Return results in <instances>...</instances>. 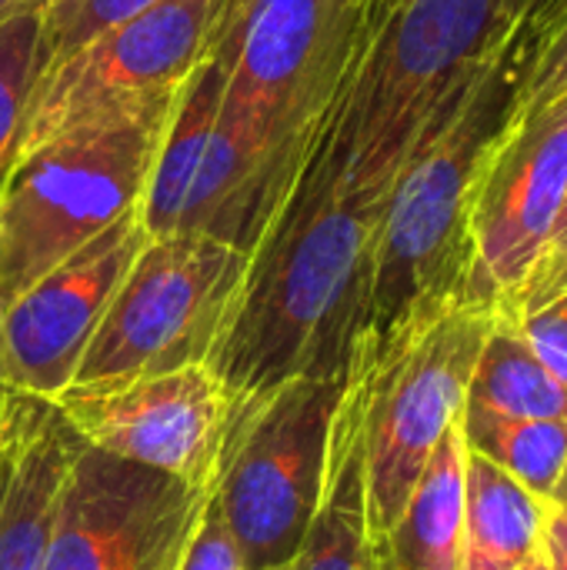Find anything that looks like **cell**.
Here are the masks:
<instances>
[{
	"label": "cell",
	"mask_w": 567,
	"mask_h": 570,
	"mask_svg": "<svg viewBox=\"0 0 567 570\" xmlns=\"http://www.w3.org/2000/svg\"><path fill=\"white\" fill-rule=\"evenodd\" d=\"M294 570H368L364 511V384L351 374L331 424L321 508Z\"/></svg>",
	"instance_id": "e0dca14e"
},
{
	"label": "cell",
	"mask_w": 567,
	"mask_h": 570,
	"mask_svg": "<svg viewBox=\"0 0 567 570\" xmlns=\"http://www.w3.org/2000/svg\"><path fill=\"white\" fill-rule=\"evenodd\" d=\"M80 451L53 401L0 391V570H43Z\"/></svg>",
	"instance_id": "9a60e30c"
},
{
	"label": "cell",
	"mask_w": 567,
	"mask_h": 570,
	"mask_svg": "<svg viewBox=\"0 0 567 570\" xmlns=\"http://www.w3.org/2000/svg\"><path fill=\"white\" fill-rule=\"evenodd\" d=\"M284 570H294V568H284Z\"/></svg>",
	"instance_id": "1f68e13d"
},
{
	"label": "cell",
	"mask_w": 567,
	"mask_h": 570,
	"mask_svg": "<svg viewBox=\"0 0 567 570\" xmlns=\"http://www.w3.org/2000/svg\"><path fill=\"white\" fill-rule=\"evenodd\" d=\"M147 244L140 214L120 217L0 314V391L53 401L74 374Z\"/></svg>",
	"instance_id": "5bb4252c"
},
{
	"label": "cell",
	"mask_w": 567,
	"mask_h": 570,
	"mask_svg": "<svg viewBox=\"0 0 567 570\" xmlns=\"http://www.w3.org/2000/svg\"><path fill=\"white\" fill-rule=\"evenodd\" d=\"M174 104L177 94L17 157L0 194V314L140 207Z\"/></svg>",
	"instance_id": "5b68a950"
},
{
	"label": "cell",
	"mask_w": 567,
	"mask_h": 570,
	"mask_svg": "<svg viewBox=\"0 0 567 570\" xmlns=\"http://www.w3.org/2000/svg\"><path fill=\"white\" fill-rule=\"evenodd\" d=\"M411 0H371V17H374V40H378V33L408 7Z\"/></svg>",
	"instance_id": "4316f807"
},
{
	"label": "cell",
	"mask_w": 567,
	"mask_h": 570,
	"mask_svg": "<svg viewBox=\"0 0 567 570\" xmlns=\"http://www.w3.org/2000/svg\"><path fill=\"white\" fill-rule=\"evenodd\" d=\"M50 0H0V27L23 17V13H33V10H43Z\"/></svg>",
	"instance_id": "83f0119b"
},
{
	"label": "cell",
	"mask_w": 567,
	"mask_h": 570,
	"mask_svg": "<svg viewBox=\"0 0 567 570\" xmlns=\"http://www.w3.org/2000/svg\"><path fill=\"white\" fill-rule=\"evenodd\" d=\"M528 0H411L374 40L358 87L328 134L341 167L391 190L414 144L454 90L505 43Z\"/></svg>",
	"instance_id": "277c9868"
},
{
	"label": "cell",
	"mask_w": 567,
	"mask_h": 570,
	"mask_svg": "<svg viewBox=\"0 0 567 570\" xmlns=\"http://www.w3.org/2000/svg\"><path fill=\"white\" fill-rule=\"evenodd\" d=\"M465 414L567 421V384L538 361L515 321L501 311L481 344Z\"/></svg>",
	"instance_id": "d6986e66"
},
{
	"label": "cell",
	"mask_w": 567,
	"mask_h": 570,
	"mask_svg": "<svg viewBox=\"0 0 567 570\" xmlns=\"http://www.w3.org/2000/svg\"><path fill=\"white\" fill-rule=\"evenodd\" d=\"M221 97L214 50L177 94L137 214L147 237H207L254 257L321 144L271 140L224 114Z\"/></svg>",
	"instance_id": "3957f363"
},
{
	"label": "cell",
	"mask_w": 567,
	"mask_h": 570,
	"mask_svg": "<svg viewBox=\"0 0 567 570\" xmlns=\"http://www.w3.org/2000/svg\"><path fill=\"white\" fill-rule=\"evenodd\" d=\"M518 570H551V568H548V561H545V551L538 548V554H535L531 561H525Z\"/></svg>",
	"instance_id": "f546056e"
},
{
	"label": "cell",
	"mask_w": 567,
	"mask_h": 570,
	"mask_svg": "<svg viewBox=\"0 0 567 570\" xmlns=\"http://www.w3.org/2000/svg\"><path fill=\"white\" fill-rule=\"evenodd\" d=\"M160 0H50L40 10V53L43 67L63 60L97 33L150 10Z\"/></svg>",
	"instance_id": "7402d4cb"
},
{
	"label": "cell",
	"mask_w": 567,
	"mask_h": 570,
	"mask_svg": "<svg viewBox=\"0 0 567 570\" xmlns=\"http://www.w3.org/2000/svg\"><path fill=\"white\" fill-rule=\"evenodd\" d=\"M40 70V10H33L0 27V194L17 164V140Z\"/></svg>",
	"instance_id": "44dd1931"
},
{
	"label": "cell",
	"mask_w": 567,
	"mask_h": 570,
	"mask_svg": "<svg viewBox=\"0 0 567 570\" xmlns=\"http://www.w3.org/2000/svg\"><path fill=\"white\" fill-rule=\"evenodd\" d=\"M545 504L501 468L468 451L461 570H518L541 548Z\"/></svg>",
	"instance_id": "ac0fdd59"
},
{
	"label": "cell",
	"mask_w": 567,
	"mask_h": 570,
	"mask_svg": "<svg viewBox=\"0 0 567 570\" xmlns=\"http://www.w3.org/2000/svg\"><path fill=\"white\" fill-rule=\"evenodd\" d=\"M211 491L84 444L43 570H177Z\"/></svg>",
	"instance_id": "7c38bea8"
},
{
	"label": "cell",
	"mask_w": 567,
	"mask_h": 570,
	"mask_svg": "<svg viewBox=\"0 0 567 570\" xmlns=\"http://www.w3.org/2000/svg\"><path fill=\"white\" fill-rule=\"evenodd\" d=\"M535 20L538 0H528L505 43L454 90L401 164L378 230L368 321L354 367L371 361L411 321L471 297V197L488 150L511 124Z\"/></svg>",
	"instance_id": "7a4b0ae2"
},
{
	"label": "cell",
	"mask_w": 567,
	"mask_h": 570,
	"mask_svg": "<svg viewBox=\"0 0 567 570\" xmlns=\"http://www.w3.org/2000/svg\"><path fill=\"white\" fill-rule=\"evenodd\" d=\"M541 551L551 570H567V514L555 504H545L541 524Z\"/></svg>",
	"instance_id": "484cf974"
},
{
	"label": "cell",
	"mask_w": 567,
	"mask_h": 570,
	"mask_svg": "<svg viewBox=\"0 0 567 570\" xmlns=\"http://www.w3.org/2000/svg\"><path fill=\"white\" fill-rule=\"evenodd\" d=\"M177 570H247L231 531L224 528V521L211 501L194 528V538H190Z\"/></svg>",
	"instance_id": "cb8c5ba5"
},
{
	"label": "cell",
	"mask_w": 567,
	"mask_h": 570,
	"mask_svg": "<svg viewBox=\"0 0 567 570\" xmlns=\"http://www.w3.org/2000/svg\"><path fill=\"white\" fill-rule=\"evenodd\" d=\"M374 47L371 0H244L224 23L221 107L271 140L317 147Z\"/></svg>",
	"instance_id": "8992f818"
},
{
	"label": "cell",
	"mask_w": 567,
	"mask_h": 570,
	"mask_svg": "<svg viewBox=\"0 0 567 570\" xmlns=\"http://www.w3.org/2000/svg\"><path fill=\"white\" fill-rule=\"evenodd\" d=\"M465 461L468 448L458 417L434 448L398 521L368 541V570H461Z\"/></svg>",
	"instance_id": "2e32d148"
},
{
	"label": "cell",
	"mask_w": 567,
	"mask_h": 570,
	"mask_svg": "<svg viewBox=\"0 0 567 570\" xmlns=\"http://www.w3.org/2000/svg\"><path fill=\"white\" fill-rule=\"evenodd\" d=\"M231 7L234 0H160L43 67L27 100L17 157L180 94L217 50Z\"/></svg>",
	"instance_id": "30bf717a"
},
{
	"label": "cell",
	"mask_w": 567,
	"mask_h": 570,
	"mask_svg": "<svg viewBox=\"0 0 567 570\" xmlns=\"http://www.w3.org/2000/svg\"><path fill=\"white\" fill-rule=\"evenodd\" d=\"M465 448L501 468L541 504H551L567 468V421L488 417L461 411Z\"/></svg>",
	"instance_id": "ffe728a7"
},
{
	"label": "cell",
	"mask_w": 567,
	"mask_h": 570,
	"mask_svg": "<svg viewBox=\"0 0 567 570\" xmlns=\"http://www.w3.org/2000/svg\"><path fill=\"white\" fill-rule=\"evenodd\" d=\"M565 284H567V194H565V204H561V214H558V220H555V227H551L548 247H545V254H541V261H538V267H535L531 281L525 284V291H521L511 304H505V307H498V311H518V307H525V304H531V301H538V297H545V294H551V291L565 287Z\"/></svg>",
	"instance_id": "d4e9b609"
},
{
	"label": "cell",
	"mask_w": 567,
	"mask_h": 570,
	"mask_svg": "<svg viewBox=\"0 0 567 570\" xmlns=\"http://www.w3.org/2000/svg\"><path fill=\"white\" fill-rule=\"evenodd\" d=\"M251 257L207 237H147L74 384L211 364L244 294Z\"/></svg>",
	"instance_id": "9c48e42d"
},
{
	"label": "cell",
	"mask_w": 567,
	"mask_h": 570,
	"mask_svg": "<svg viewBox=\"0 0 567 570\" xmlns=\"http://www.w3.org/2000/svg\"><path fill=\"white\" fill-rule=\"evenodd\" d=\"M567 194V100L505 127L471 197V297L511 304L531 281Z\"/></svg>",
	"instance_id": "4fadbf2b"
},
{
	"label": "cell",
	"mask_w": 567,
	"mask_h": 570,
	"mask_svg": "<svg viewBox=\"0 0 567 570\" xmlns=\"http://www.w3.org/2000/svg\"><path fill=\"white\" fill-rule=\"evenodd\" d=\"M391 190L358 184L328 140L251 257L211 357L234 407L291 381H351Z\"/></svg>",
	"instance_id": "6da1fadb"
},
{
	"label": "cell",
	"mask_w": 567,
	"mask_h": 570,
	"mask_svg": "<svg viewBox=\"0 0 567 570\" xmlns=\"http://www.w3.org/2000/svg\"><path fill=\"white\" fill-rule=\"evenodd\" d=\"M241 3H244V0H234V7H231V13H234V10H237V7H241Z\"/></svg>",
	"instance_id": "4dcf8cb0"
},
{
	"label": "cell",
	"mask_w": 567,
	"mask_h": 570,
	"mask_svg": "<svg viewBox=\"0 0 567 570\" xmlns=\"http://www.w3.org/2000/svg\"><path fill=\"white\" fill-rule=\"evenodd\" d=\"M344 387L291 377L234 407L211 504L247 570L294 568L321 508Z\"/></svg>",
	"instance_id": "ba28073f"
},
{
	"label": "cell",
	"mask_w": 567,
	"mask_h": 570,
	"mask_svg": "<svg viewBox=\"0 0 567 570\" xmlns=\"http://www.w3.org/2000/svg\"><path fill=\"white\" fill-rule=\"evenodd\" d=\"M53 404L87 448L214 491L234 401L211 364L70 384Z\"/></svg>",
	"instance_id": "8fae6325"
},
{
	"label": "cell",
	"mask_w": 567,
	"mask_h": 570,
	"mask_svg": "<svg viewBox=\"0 0 567 570\" xmlns=\"http://www.w3.org/2000/svg\"><path fill=\"white\" fill-rule=\"evenodd\" d=\"M551 504H555V508H561V511L567 514V468H565V474H561V481H558V491H555Z\"/></svg>",
	"instance_id": "f1b7e54d"
},
{
	"label": "cell",
	"mask_w": 567,
	"mask_h": 570,
	"mask_svg": "<svg viewBox=\"0 0 567 570\" xmlns=\"http://www.w3.org/2000/svg\"><path fill=\"white\" fill-rule=\"evenodd\" d=\"M498 304L458 297L401 327L351 374L364 384V511L368 541L404 511L434 448L461 417L468 384Z\"/></svg>",
	"instance_id": "52a82bcc"
},
{
	"label": "cell",
	"mask_w": 567,
	"mask_h": 570,
	"mask_svg": "<svg viewBox=\"0 0 567 570\" xmlns=\"http://www.w3.org/2000/svg\"><path fill=\"white\" fill-rule=\"evenodd\" d=\"M515 321L528 347L538 354V361L567 384V284L518 307V311H501Z\"/></svg>",
	"instance_id": "603a6c76"
}]
</instances>
